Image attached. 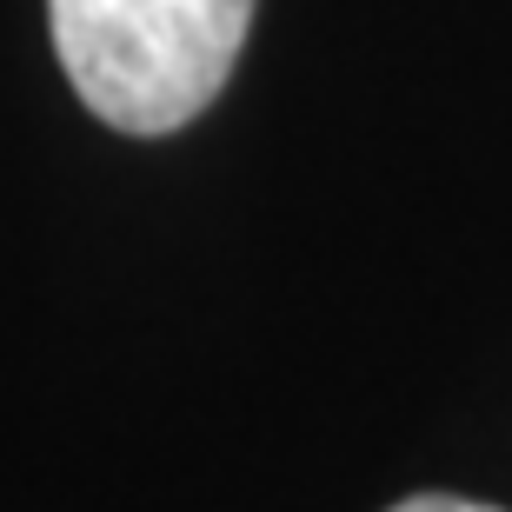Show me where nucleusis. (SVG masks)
Returning <instances> with one entry per match:
<instances>
[{
    "mask_svg": "<svg viewBox=\"0 0 512 512\" xmlns=\"http://www.w3.org/2000/svg\"><path fill=\"white\" fill-rule=\"evenodd\" d=\"M47 27L87 114L153 140L220 100L253 0H47Z\"/></svg>",
    "mask_w": 512,
    "mask_h": 512,
    "instance_id": "1",
    "label": "nucleus"
},
{
    "mask_svg": "<svg viewBox=\"0 0 512 512\" xmlns=\"http://www.w3.org/2000/svg\"><path fill=\"white\" fill-rule=\"evenodd\" d=\"M393 512H499V506H479V499H459V493H419Z\"/></svg>",
    "mask_w": 512,
    "mask_h": 512,
    "instance_id": "2",
    "label": "nucleus"
}]
</instances>
